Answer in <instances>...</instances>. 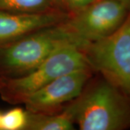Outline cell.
Masks as SVG:
<instances>
[{"mask_svg":"<svg viewBox=\"0 0 130 130\" xmlns=\"http://www.w3.org/2000/svg\"><path fill=\"white\" fill-rule=\"evenodd\" d=\"M56 9L52 0H0V10L20 13H41Z\"/></svg>","mask_w":130,"mask_h":130,"instance_id":"9","label":"cell"},{"mask_svg":"<svg viewBox=\"0 0 130 130\" xmlns=\"http://www.w3.org/2000/svg\"><path fill=\"white\" fill-rule=\"evenodd\" d=\"M64 111L82 130L130 127V98L106 79L85 89Z\"/></svg>","mask_w":130,"mask_h":130,"instance_id":"1","label":"cell"},{"mask_svg":"<svg viewBox=\"0 0 130 130\" xmlns=\"http://www.w3.org/2000/svg\"><path fill=\"white\" fill-rule=\"evenodd\" d=\"M69 16L58 9L41 13L0 10V47L41 29L61 23Z\"/></svg>","mask_w":130,"mask_h":130,"instance_id":"7","label":"cell"},{"mask_svg":"<svg viewBox=\"0 0 130 130\" xmlns=\"http://www.w3.org/2000/svg\"><path fill=\"white\" fill-rule=\"evenodd\" d=\"M61 23L41 29L0 47V77L27 74L65 46L73 45L81 49Z\"/></svg>","mask_w":130,"mask_h":130,"instance_id":"2","label":"cell"},{"mask_svg":"<svg viewBox=\"0 0 130 130\" xmlns=\"http://www.w3.org/2000/svg\"><path fill=\"white\" fill-rule=\"evenodd\" d=\"M83 52L92 70L130 98V11L115 32L89 44Z\"/></svg>","mask_w":130,"mask_h":130,"instance_id":"4","label":"cell"},{"mask_svg":"<svg viewBox=\"0 0 130 130\" xmlns=\"http://www.w3.org/2000/svg\"><path fill=\"white\" fill-rule=\"evenodd\" d=\"M91 68L85 67L62 74L23 101L32 113H55L63 104L70 102L83 91L91 76Z\"/></svg>","mask_w":130,"mask_h":130,"instance_id":"6","label":"cell"},{"mask_svg":"<svg viewBox=\"0 0 130 130\" xmlns=\"http://www.w3.org/2000/svg\"><path fill=\"white\" fill-rule=\"evenodd\" d=\"M94 1L95 0H52L56 9L69 15L77 13Z\"/></svg>","mask_w":130,"mask_h":130,"instance_id":"11","label":"cell"},{"mask_svg":"<svg viewBox=\"0 0 130 130\" xmlns=\"http://www.w3.org/2000/svg\"><path fill=\"white\" fill-rule=\"evenodd\" d=\"M130 9L118 0H95L61 23L83 51L89 44L109 36L124 22Z\"/></svg>","mask_w":130,"mask_h":130,"instance_id":"5","label":"cell"},{"mask_svg":"<svg viewBox=\"0 0 130 130\" xmlns=\"http://www.w3.org/2000/svg\"><path fill=\"white\" fill-rule=\"evenodd\" d=\"M73 121L64 111L61 113H32L28 111L27 130H70L73 129Z\"/></svg>","mask_w":130,"mask_h":130,"instance_id":"8","label":"cell"},{"mask_svg":"<svg viewBox=\"0 0 130 130\" xmlns=\"http://www.w3.org/2000/svg\"><path fill=\"white\" fill-rule=\"evenodd\" d=\"M2 113L0 112V126H1V119H2Z\"/></svg>","mask_w":130,"mask_h":130,"instance_id":"13","label":"cell"},{"mask_svg":"<svg viewBox=\"0 0 130 130\" xmlns=\"http://www.w3.org/2000/svg\"><path fill=\"white\" fill-rule=\"evenodd\" d=\"M89 66L85 54L78 47L69 45L54 51L28 73L14 77H0V95L11 104L23 103L28 95L62 74Z\"/></svg>","mask_w":130,"mask_h":130,"instance_id":"3","label":"cell"},{"mask_svg":"<svg viewBox=\"0 0 130 130\" xmlns=\"http://www.w3.org/2000/svg\"><path fill=\"white\" fill-rule=\"evenodd\" d=\"M119 2H121L122 4L125 5L126 7L130 9V0H118Z\"/></svg>","mask_w":130,"mask_h":130,"instance_id":"12","label":"cell"},{"mask_svg":"<svg viewBox=\"0 0 130 130\" xmlns=\"http://www.w3.org/2000/svg\"><path fill=\"white\" fill-rule=\"evenodd\" d=\"M28 111L14 108L2 113L0 130H23L27 123Z\"/></svg>","mask_w":130,"mask_h":130,"instance_id":"10","label":"cell"}]
</instances>
